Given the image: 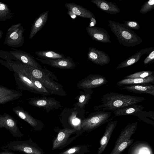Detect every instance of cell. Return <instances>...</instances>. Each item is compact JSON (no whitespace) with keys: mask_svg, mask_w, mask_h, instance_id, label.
I'll return each instance as SVG.
<instances>
[{"mask_svg":"<svg viewBox=\"0 0 154 154\" xmlns=\"http://www.w3.org/2000/svg\"><path fill=\"white\" fill-rule=\"evenodd\" d=\"M146 100L143 97L109 92L103 95L101 103L94 108L96 111L113 112L122 107L136 104Z\"/></svg>","mask_w":154,"mask_h":154,"instance_id":"6da1fadb","label":"cell"},{"mask_svg":"<svg viewBox=\"0 0 154 154\" xmlns=\"http://www.w3.org/2000/svg\"><path fill=\"white\" fill-rule=\"evenodd\" d=\"M108 25L119 43L123 46L133 47L143 42L140 36L123 23L110 20L108 21Z\"/></svg>","mask_w":154,"mask_h":154,"instance_id":"7a4b0ae2","label":"cell"},{"mask_svg":"<svg viewBox=\"0 0 154 154\" xmlns=\"http://www.w3.org/2000/svg\"><path fill=\"white\" fill-rule=\"evenodd\" d=\"M17 82L21 83L33 92L42 94H50V92L38 80L33 77L27 70L25 64H22L14 75Z\"/></svg>","mask_w":154,"mask_h":154,"instance_id":"3957f363","label":"cell"},{"mask_svg":"<svg viewBox=\"0 0 154 154\" xmlns=\"http://www.w3.org/2000/svg\"><path fill=\"white\" fill-rule=\"evenodd\" d=\"M112 112L109 111H97L91 113L83 120L81 124V128L87 131L96 129L112 120L114 117L110 118Z\"/></svg>","mask_w":154,"mask_h":154,"instance_id":"277c9868","label":"cell"},{"mask_svg":"<svg viewBox=\"0 0 154 154\" xmlns=\"http://www.w3.org/2000/svg\"><path fill=\"white\" fill-rule=\"evenodd\" d=\"M5 151H17L25 154H43L44 151L31 139L21 141L16 140L10 142L3 147Z\"/></svg>","mask_w":154,"mask_h":154,"instance_id":"5b68a950","label":"cell"},{"mask_svg":"<svg viewBox=\"0 0 154 154\" xmlns=\"http://www.w3.org/2000/svg\"><path fill=\"white\" fill-rule=\"evenodd\" d=\"M24 30L20 23L12 25L7 31L4 44L13 48L22 46L24 43Z\"/></svg>","mask_w":154,"mask_h":154,"instance_id":"8992f818","label":"cell"},{"mask_svg":"<svg viewBox=\"0 0 154 154\" xmlns=\"http://www.w3.org/2000/svg\"><path fill=\"white\" fill-rule=\"evenodd\" d=\"M27 71L34 78L39 81L45 88H47L52 92L57 93L60 87L57 83L51 81L44 70H41L26 64Z\"/></svg>","mask_w":154,"mask_h":154,"instance_id":"52a82bcc","label":"cell"},{"mask_svg":"<svg viewBox=\"0 0 154 154\" xmlns=\"http://www.w3.org/2000/svg\"><path fill=\"white\" fill-rule=\"evenodd\" d=\"M108 82L106 78L102 75L91 74L81 81L78 86L81 89H91L105 85Z\"/></svg>","mask_w":154,"mask_h":154,"instance_id":"ba28073f","label":"cell"},{"mask_svg":"<svg viewBox=\"0 0 154 154\" xmlns=\"http://www.w3.org/2000/svg\"><path fill=\"white\" fill-rule=\"evenodd\" d=\"M3 128L8 130L14 137L21 138L23 136L15 119L7 114L0 115V128Z\"/></svg>","mask_w":154,"mask_h":154,"instance_id":"9c48e42d","label":"cell"},{"mask_svg":"<svg viewBox=\"0 0 154 154\" xmlns=\"http://www.w3.org/2000/svg\"><path fill=\"white\" fill-rule=\"evenodd\" d=\"M36 59L43 64L61 69H69L74 68L76 65L72 59L69 57L54 59H43L38 58Z\"/></svg>","mask_w":154,"mask_h":154,"instance_id":"30bf717a","label":"cell"},{"mask_svg":"<svg viewBox=\"0 0 154 154\" xmlns=\"http://www.w3.org/2000/svg\"><path fill=\"white\" fill-rule=\"evenodd\" d=\"M87 56L88 60L96 64L101 66L107 65L110 61L107 54L93 47H89Z\"/></svg>","mask_w":154,"mask_h":154,"instance_id":"8fae6325","label":"cell"},{"mask_svg":"<svg viewBox=\"0 0 154 154\" xmlns=\"http://www.w3.org/2000/svg\"><path fill=\"white\" fill-rule=\"evenodd\" d=\"M86 29L93 40L104 43H111L109 35L104 29L94 26H89L86 27Z\"/></svg>","mask_w":154,"mask_h":154,"instance_id":"7c38bea8","label":"cell"},{"mask_svg":"<svg viewBox=\"0 0 154 154\" xmlns=\"http://www.w3.org/2000/svg\"><path fill=\"white\" fill-rule=\"evenodd\" d=\"M14 51L8 52L11 56L24 64L34 68L42 70L41 66L35 60L34 57L28 53L12 48Z\"/></svg>","mask_w":154,"mask_h":154,"instance_id":"4fadbf2b","label":"cell"},{"mask_svg":"<svg viewBox=\"0 0 154 154\" xmlns=\"http://www.w3.org/2000/svg\"><path fill=\"white\" fill-rule=\"evenodd\" d=\"M65 7L68 11L75 15L81 17L90 19L96 24V18L91 11L84 7L75 3L67 2L65 5Z\"/></svg>","mask_w":154,"mask_h":154,"instance_id":"5bb4252c","label":"cell"},{"mask_svg":"<svg viewBox=\"0 0 154 154\" xmlns=\"http://www.w3.org/2000/svg\"><path fill=\"white\" fill-rule=\"evenodd\" d=\"M119 88L135 94H146L154 95V86L150 84L125 85L120 86Z\"/></svg>","mask_w":154,"mask_h":154,"instance_id":"9a60e30c","label":"cell"},{"mask_svg":"<svg viewBox=\"0 0 154 154\" xmlns=\"http://www.w3.org/2000/svg\"><path fill=\"white\" fill-rule=\"evenodd\" d=\"M117 122V120H114L108 122L103 135L100 139V146L98 148L97 154H102L105 149Z\"/></svg>","mask_w":154,"mask_h":154,"instance_id":"2e32d148","label":"cell"},{"mask_svg":"<svg viewBox=\"0 0 154 154\" xmlns=\"http://www.w3.org/2000/svg\"><path fill=\"white\" fill-rule=\"evenodd\" d=\"M154 50L153 47L146 48L140 50L119 64L116 68V69L126 67L133 64L138 61L143 55L150 54Z\"/></svg>","mask_w":154,"mask_h":154,"instance_id":"e0dca14e","label":"cell"},{"mask_svg":"<svg viewBox=\"0 0 154 154\" xmlns=\"http://www.w3.org/2000/svg\"><path fill=\"white\" fill-rule=\"evenodd\" d=\"M76 130L75 129L66 128L60 131L53 142L52 149H59L65 144L70 135Z\"/></svg>","mask_w":154,"mask_h":154,"instance_id":"ac0fdd59","label":"cell"},{"mask_svg":"<svg viewBox=\"0 0 154 154\" xmlns=\"http://www.w3.org/2000/svg\"><path fill=\"white\" fill-rule=\"evenodd\" d=\"M131 145L128 154H153L152 147L146 142L137 141Z\"/></svg>","mask_w":154,"mask_h":154,"instance_id":"d6986e66","label":"cell"},{"mask_svg":"<svg viewBox=\"0 0 154 154\" xmlns=\"http://www.w3.org/2000/svg\"><path fill=\"white\" fill-rule=\"evenodd\" d=\"M91 2L100 10L111 14H116L120 11L117 5L112 2L104 0H91Z\"/></svg>","mask_w":154,"mask_h":154,"instance_id":"ffe728a7","label":"cell"},{"mask_svg":"<svg viewBox=\"0 0 154 154\" xmlns=\"http://www.w3.org/2000/svg\"><path fill=\"white\" fill-rule=\"evenodd\" d=\"M144 107L141 105L132 104L119 108L113 112L114 117L130 115L136 116L138 113L143 110Z\"/></svg>","mask_w":154,"mask_h":154,"instance_id":"44dd1931","label":"cell"},{"mask_svg":"<svg viewBox=\"0 0 154 154\" xmlns=\"http://www.w3.org/2000/svg\"><path fill=\"white\" fill-rule=\"evenodd\" d=\"M22 95L18 91L0 85V104L17 99Z\"/></svg>","mask_w":154,"mask_h":154,"instance_id":"7402d4cb","label":"cell"},{"mask_svg":"<svg viewBox=\"0 0 154 154\" xmlns=\"http://www.w3.org/2000/svg\"><path fill=\"white\" fill-rule=\"evenodd\" d=\"M48 11L42 13L34 21L32 27L29 38L32 39L45 25L48 18Z\"/></svg>","mask_w":154,"mask_h":154,"instance_id":"603a6c76","label":"cell"},{"mask_svg":"<svg viewBox=\"0 0 154 154\" xmlns=\"http://www.w3.org/2000/svg\"><path fill=\"white\" fill-rule=\"evenodd\" d=\"M137 124V122H136L127 125L121 132L115 142V146L125 140L131 139V136L135 133Z\"/></svg>","mask_w":154,"mask_h":154,"instance_id":"cb8c5ba5","label":"cell"},{"mask_svg":"<svg viewBox=\"0 0 154 154\" xmlns=\"http://www.w3.org/2000/svg\"><path fill=\"white\" fill-rule=\"evenodd\" d=\"M154 83V75L144 78L124 79L118 82L117 86H120L129 85H134Z\"/></svg>","mask_w":154,"mask_h":154,"instance_id":"d4e9b609","label":"cell"},{"mask_svg":"<svg viewBox=\"0 0 154 154\" xmlns=\"http://www.w3.org/2000/svg\"><path fill=\"white\" fill-rule=\"evenodd\" d=\"M13 110L21 119L25 121L35 128L37 127L38 123L36 119L27 112L20 107L14 108Z\"/></svg>","mask_w":154,"mask_h":154,"instance_id":"484cf974","label":"cell"},{"mask_svg":"<svg viewBox=\"0 0 154 154\" xmlns=\"http://www.w3.org/2000/svg\"><path fill=\"white\" fill-rule=\"evenodd\" d=\"M35 54L40 58L54 59L62 58L65 57L62 54L52 51H40L35 52Z\"/></svg>","mask_w":154,"mask_h":154,"instance_id":"4316f807","label":"cell"},{"mask_svg":"<svg viewBox=\"0 0 154 154\" xmlns=\"http://www.w3.org/2000/svg\"><path fill=\"white\" fill-rule=\"evenodd\" d=\"M29 103L32 105L38 107L47 108L56 105L57 102L49 99H39L32 100Z\"/></svg>","mask_w":154,"mask_h":154,"instance_id":"83f0119b","label":"cell"},{"mask_svg":"<svg viewBox=\"0 0 154 154\" xmlns=\"http://www.w3.org/2000/svg\"><path fill=\"white\" fill-rule=\"evenodd\" d=\"M134 139H130L125 140L118 145L114 146V147L109 154H119L125 149L131 146L134 141Z\"/></svg>","mask_w":154,"mask_h":154,"instance_id":"f1b7e54d","label":"cell"},{"mask_svg":"<svg viewBox=\"0 0 154 154\" xmlns=\"http://www.w3.org/2000/svg\"><path fill=\"white\" fill-rule=\"evenodd\" d=\"M13 14L8 5L0 2V22L11 19Z\"/></svg>","mask_w":154,"mask_h":154,"instance_id":"f546056e","label":"cell"},{"mask_svg":"<svg viewBox=\"0 0 154 154\" xmlns=\"http://www.w3.org/2000/svg\"><path fill=\"white\" fill-rule=\"evenodd\" d=\"M84 92L79 97L78 102L76 104V105L80 108L84 107L88 103L93 92L91 89H84Z\"/></svg>","mask_w":154,"mask_h":154,"instance_id":"4dcf8cb0","label":"cell"},{"mask_svg":"<svg viewBox=\"0 0 154 154\" xmlns=\"http://www.w3.org/2000/svg\"><path fill=\"white\" fill-rule=\"evenodd\" d=\"M88 151L86 146L79 145L70 148L58 154H85Z\"/></svg>","mask_w":154,"mask_h":154,"instance_id":"1f68e13d","label":"cell"},{"mask_svg":"<svg viewBox=\"0 0 154 154\" xmlns=\"http://www.w3.org/2000/svg\"><path fill=\"white\" fill-rule=\"evenodd\" d=\"M136 116L143 122L150 124L154 126L153 121H152L148 118H149L154 120V112L153 111L146 112V111L141 110L138 113Z\"/></svg>","mask_w":154,"mask_h":154,"instance_id":"d6a6232c","label":"cell"},{"mask_svg":"<svg viewBox=\"0 0 154 154\" xmlns=\"http://www.w3.org/2000/svg\"><path fill=\"white\" fill-rule=\"evenodd\" d=\"M152 75H154V71H143L126 76L123 78L124 79L144 78Z\"/></svg>","mask_w":154,"mask_h":154,"instance_id":"836d02e7","label":"cell"},{"mask_svg":"<svg viewBox=\"0 0 154 154\" xmlns=\"http://www.w3.org/2000/svg\"><path fill=\"white\" fill-rule=\"evenodd\" d=\"M154 9V0H149L146 2L142 6L140 13L144 14Z\"/></svg>","mask_w":154,"mask_h":154,"instance_id":"e575fe53","label":"cell"},{"mask_svg":"<svg viewBox=\"0 0 154 154\" xmlns=\"http://www.w3.org/2000/svg\"><path fill=\"white\" fill-rule=\"evenodd\" d=\"M130 29L138 30L140 28L139 24L135 21H124L123 23Z\"/></svg>","mask_w":154,"mask_h":154,"instance_id":"d590c367","label":"cell"},{"mask_svg":"<svg viewBox=\"0 0 154 154\" xmlns=\"http://www.w3.org/2000/svg\"><path fill=\"white\" fill-rule=\"evenodd\" d=\"M154 50L152 51L143 61L145 65H149L154 62Z\"/></svg>","mask_w":154,"mask_h":154,"instance_id":"8d00e7d4","label":"cell"},{"mask_svg":"<svg viewBox=\"0 0 154 154\" xmlns=\"http://www.w3.org/2000/svg\"><path fill=\"white\" fill-rule=\"evenodd\" d=\"M75 116H75H73L71 120V124L75 127L78 126L79 124L81 125L82 123L80 120L76 118Z\"/></svg>","mask_w":154,"mask_h":154,"instance_id":"74e56055","label":"cell"},{"mask_svg":"<svg viewBox=\"0 0 154 154\" xmlns=\"http://www.w3.org/2000/svg\"><path fill=\"white\" fill-rule=\"evenodd\" d=\"M0 154H16L14 153L10 152L9 151H5L0 152Z\"/></svg>","mask_w":154,"mask_h":154,"instance_id":"f35d334b","label":"cell"},{"mask_svg":"<svg viewBox=\"0 0 154 154\" xmlns=\"http://www.w3.org/2000/svg\"><path fill=\"white\" fill-rule=\"evenodd\" d=\"M3 35V32L2 31L0 30V39L2 38Z\"/></svg>","mask_w":154,"mask_h":154,"instance_id":"ab89813d","label":"cell"},{"mask_svg":"<svg viewBox=\"0 0 154 154\" xmlns=\"http://www.w3.org/2000/svg\"><path fill=\"white\" fill-rule=\"evenodd\" d=\"M119 154H123L122 153H120Z\"/></svg>","mask_w":154,"mask_h":154,"instance_id":"60d3db41","label":"cell"}]
</instances>
